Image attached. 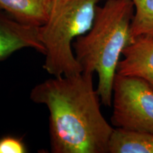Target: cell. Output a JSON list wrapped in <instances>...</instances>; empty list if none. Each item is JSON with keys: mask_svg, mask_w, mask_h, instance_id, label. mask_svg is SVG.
Wrapping results in <instances>:
<instances>
[{"mask_svg": "<svg viewBox=\"0 0 153 153\" xmlns=\"http://www.w3.org/2000/svg\"><path fill=\"white\" fill-rule=\"evenodd\" d=\"M134 15L131 22L132 41L143 35H153V0H131Z\"/></svg>", "mask_w": 153, "mask_h": 153, "instance_id": "9c48e42d", "label": "cell"}, {"mask_svg": "<svg viewBox=\"0 0 153 153\" xmlns=\"http://www.w3.org/2000/svg\"><path fill=\"white\" fill-rule=\"evenodd\" d=\"M122 55L117 74L140 78L153 88V35L135 38L124 48Z\"/></svg>", "mask_w": 153, "mask_h": 153, "instance_id": "8992f818", "label": "cell"}, {"mask_svg": "<svg viewBox=\"0 0 153 153\" xmlns=\"http://www.w3.org/2000/svg\"><path fill=\"white\" fill-rule=\"evenodd\" d=\"M24 48L34 49L45 55L38 28L23 24L0 12V61Z\"/></svg>", "mask_w": 153, "mask_h": 153, "instance_id": "5b68a950", "label": "cell"}, {"mask_svg": "<svg viewBox=\"0 0 153 153\" xmlns=\"http://www.w3.org/2000/svg\"><path fill=\"white\" fill-rule=\"evenodd\" d=\"M106 0H53L45 22L38 28L45 48L43 68L53 76L82 72L72 43L92 26L99 4Z\"/></svg>", "mask_w": 153, "mask_h": 153, "instance_id": "3957f363", "label": "cell"}, {"mask_svg": "<svg viewBox=\"0 0 153 153\" xmlns=\"http://www.w3.org/2000/svg\"><path fill=\"white\" fill-rule=\"evenodd\" d=\"M27 148L22 140L16 137L5 136L0 139V153H26Z\"/></svg>", "mask_w": 153, "mask_h": 153, "instance_id": "30bf717a", "label": "cell"}, {"mask_svg": "<svg viewBox=\"0 0 153 153\" xmlns=\"http://www.w3.org/2000/svg\"><path fill=\"white\" fill-rule=\"evenodd\" d=\"M53 0H0V10L17 22L38 28L45 22Z\"/></svg>", "mask_w": 153, "mask_h": 153, "instance_id": "52a82bcc", "label": "cell"}, {"mask_svg": "<svg viewBox=\"0 0 153 153\" xmlns=\"http://www.w3.org/2000/svg\"><path fill=\"white\" fill-rule=\"evenodd\" d=\"M108 153H153V134L114 128Z\"/></svg>", "mask_w": 153, "mask_h": 153, "instance_id": "ba28073f", "label": "cell"}, {"mask_svg": "<svg viewBox=\"0 0 153 153\" xmlns=\"http://www.w3.org/2000/svg\"><path fill=\"white\" fill-rule=\"evenodd\" d=\"M30 98L48 110L51 152L108 153L114 128L101 113L93 74L53 76L36 85Z\"/></svg>", "mask_w": 153, "mask_h": 153, "instance_id": "6da1fadb", "label": "cell"}, {"mask_svg": "<svg viewBox=\"0 0 153 153\" xmlns=\"http://www.w3.org/2000/svg\"><path fill=\"white\" fill-rule=\"evenodd\" d=\"M131 0H106L97 7L92 26L72 43L82 72L98 75L97 90L104 106L112 104L113 85L120 56L132 42Z\"/></svg>", "mask_w": 153, "mask_h": 153, "instance_id": "7a4b0ae2", "label": "cell"}, {"mask_svg": "<svg viewBox=\"0 0 153 153\" xmlns=\"http://www.w3.org/2000/svg\"><path fill=\"white\" fill-rule=\"evenodd\" d=\"M111 106L114 127L153 134V88L146 81L116 73Z\"/></svg>", "mask_w": 153, "mask_h": 153, "instance_id": "277c9868", "label": "cell"}]
</instances>
